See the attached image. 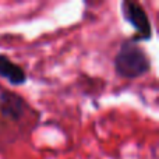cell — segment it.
Masks as SVG:
<instances>
[{"mask_svg": "<svg viewBox=\"0 0 159 159\" xmlns=\"http://www.w3.org/2000/svg\"><path fill=\"white\" fill-rule=\"evenodd\" d=\"M120 11L123 20L135 31V34L130 38L131 41L137 43L151 41L154 30H152L151 21H149L145 8L140 3L133 2V0H123L120 3Z\"/></svg>", "mask_w": 159, "mask_h": 159, "instance_id": "obj_2", "label": "cell"}, {"mask_svg": "<svg viewBox=\"0 0 159 159\" xmlns=\"http://www.w3.org/2000/svg\"><path fill=\"white\" fill-rule=\"evenodd\" d=\"M151 59L143 46L131 39H124L113 59V69L120 78L137 80L151 71Z\"/></svg>", "mask_w": 159, "mask_h": 159, "instance_id": "obj_1", "label": "cell"}, {"mask_svg": "<svg viewBox=\"0 0 159 159\" xmlns=\"http://www.w3.org/2000/svg\"><path fill=\"white\" fill-rule=\"evenodd\" d=\"M0 78H4L13 87H21L27 82V71L13 61L6 53H0Z\"/></svg>", "mask_w": 159, "mask_h": 159, "instance_id": "obj_4", "label": "cell"}, {"mask_svg": "<svg viewBox=\"0 0 159 159\" xmlns=\"http://www.w3.org/2000/svg\"><path fill=\"white\" fill-rule=\"evenodd\" d=\"M28 103L21 95L8 89H0V115L11 121H20L25 116Z\"/></svg>", "mask_w": 159, "mask_h": 159, "instance_id": "obj_3", "label": "cell"}]
</instances>
